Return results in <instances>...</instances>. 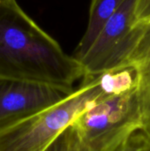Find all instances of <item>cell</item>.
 Wrapping results in <instances>:
<instances>
[{
    "mask_svg": "<svg viewBox=\"0 0 150 151\" xmlns=\"http://www.w3.org/2000/svg\"><path fill=\"white\" fill-rule=\"evenodd\" d=\"M125 0H92L86 31L75 48L72 57L80 60L88 50L102 28Z\"/></svg>",
    "mask_w": 150,
    "mask_h": 151,
    "instance_id": "cell-7",
    "label": "cell"
},
{
    "mask_svg": "<svg viewBox=\"0 0 150 151\" xmlns=\"http://www.w3.org/2000/svg\"><path fill=\"white\" fill-rule=\"evenodd\" d=\"M141 134V131L134 133L127 141L111 151H131L137 144ZM45 151H90V150L82 142L75 128L71 125L58 135Z\"/></svg>",
    "mask_w": 150,
    "mask_h": 151,
    "instance_id": "cell-8",
    "label": "cell"
},
{
    "mask_svg": "<svg viewBox=\"0 0 150 151\" xmlns=\"http://www.w3.org/2000/svg\"><path fill=\"white\" fill-rule=\"evenodd\" d=\"M107 96L97 76L84 77L61 102L0 130V151H45L86 110Z\"/></svg>",
    "mask_w": 150,
    "mask_h": 151,
    "instance_id": "cell-2",
    "label": "cell"
},
{
    "mask_svg": "<svg viewBox=\"0 0 150 151\" xmlns=\"http://www.w3.org/2000/svg\"><path fill=\"white\" fill-rule=\"evenodd\" d=\"M73 90L0 78V130L61 102Z\"/></svg>",
    "mask_w": 150,
    "mask_h": 151,
    "instance_id": "cell-5",
    "label": "cell"
},
{
    "mask_svg": "<svg viewBox=\"0 0 150 151\" xmlns=\"http://www.w3.org/2000/svg\"><path fill=\"white\" fill-rule=\"evenodd\" d=\"M150 24V0H136L133 10V25Z\"/></svg>",
    "mask_w": 150,
    "mask_h": 151,
    "instance_id": "cell-9",
    "label": "cell"
},
{
    "mask_svg": "<svg viewBox=\"0 0 150 151\" xmlns=\"http://www.w3.org/2000/svg\"><path fill=\"white\" fill-rule=\"evenodd\" d=\"M90 151H111L141 131L136 88L97 101L72 124Z\"/></svg>",
    "mask_w": 150,
    "mask_h": 151,
    "instance_id": "cell-3",
    "label": "cell"
},
{
    "mask_svg": "<svg viewBox=\"0 0 150 151\" xmlns=\"http://www.w3.org/2000/svg\"><path fill=\"white\" fill-rule=\"evenodd\" d=\"M135 2L124 1L79 60L84 77H95L105 72L127 67V60L148 27L133 25Z\"/></svg>",
    "mask_w": 150,
    "mask_h": 151,
    "instance_id": "cell-4",
    "label": "cell"
},
{
    "mask_svg": "<svg viewBox=\"0 0 150 151\" xmlns=\"http://www.w3.org/2000/svg\"><path fill=\"white\" fill-rule=\"evenodd\" d=\"M131 151H150V139L142 133L137 144Z\"/></svg>",
    "mask_w": 150,
    "mask_h": 151,
    "instance_id": "cell-10",
    "label": "cell"
},
{
    "mask_svg": "<svg viewBox=\"0 0 150 151\" xmlns=\"http://www.w3.org/2000/svg\"><path fill=\"white\" fill-rule=\"evenodd\" d=\"M127 67L137 73V97L141 113V132L150 139V24L130 55Z\"/></svg>",
    "mask_w": 150,
    "mask_h": 151,
    "instance_id": "cell-6",
    "label": "cell"
},
{
    "mask_svg": "<svg viewBox=\"0 0 150 151\" xmlns=\"http://www.w3.org/2000/svg\"><path fill=\"white\" fill-rule=\"evenodd\" d=\"M80 62L40 27L16 0H0V78L74 88Z\"/></svg>",
    "mask_w": 150,
    "mask_h": 151,
    "instance_id": "cell-1",
    "label": "cell"
}]
</instances>
